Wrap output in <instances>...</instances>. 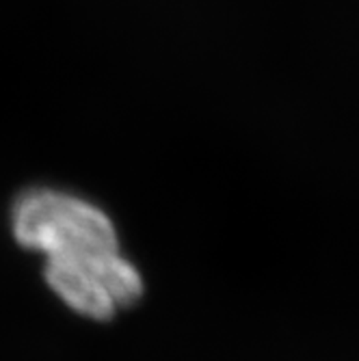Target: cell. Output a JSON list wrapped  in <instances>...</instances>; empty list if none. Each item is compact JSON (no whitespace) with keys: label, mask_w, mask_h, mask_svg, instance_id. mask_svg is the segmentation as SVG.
<instances>
[{"label":"cell","mask_w":359,"mask_h":361,"mask_svg":"<svg viewBox=\"0 0 359 361\" xmlns=\"http://www.w3.org/2000/svg\"><path fill=\"white\" fill-rule=\"evenodd\" d=\"M13 236L20 247L42 253L46 264H80L119 251L111 216L74 192L30 188L11 210Z\"/></svg>","instance_id":"1"},{"label":"cell","mask_w":359,"mask_h":361,"mask_svg":"<svg viewBox=\"0 0 359 361\" xmlns=\"http://www.w3.org/2000/svg\"><path fill=\"white\" fill-rule=\"evenodd\" d=\"M44 279L56 297L91 320H111L143 294V277L121 251L80 264H44Z\"/></svg>","instance_id":"2"}]
</instances>
